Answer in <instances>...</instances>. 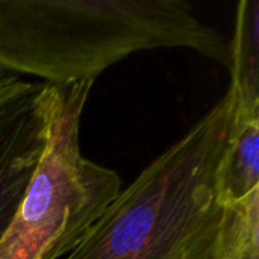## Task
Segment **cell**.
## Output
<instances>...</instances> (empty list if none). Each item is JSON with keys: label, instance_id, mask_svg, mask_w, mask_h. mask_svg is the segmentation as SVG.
Here are the masks:
<instances>
[{"label": "cell", "instance_id": "cell-1", "mask_svg": "<svg viewBox=\"0 0 259 259\" xmlns=\"http://www.w3.org/2000/svg\"><path fill=\"white\" fill-rule=\"evenodd\" d=\"M190 49L229 70L231 46L182 0H0V71L94 80L137 52Z\"/></svg>", "mask_w": 259, "mask_h": 259}, {"label": "cell", "instance_id": "cell-2", "mask_svg": "<svg viewBox=\"0 0 259 259\" xmlns=\"http://www.w3.org/2000/svg\"><path fill=\"white\" fill-rule=\"evenodd\" d=\"M229 118L225 96L118 193L64 259H212L223 219L217 171Z\"/></svg>", "mask_w": 259, "mask_h": 259}, {"label": "cell", "instance_id": "cell-3", "mask_svg": "<svg viewBox=\"0 0 259 259\" xmlns=\"http://www.w3.org/2000/svg\"><path fill=\"white\" fill-rule=\"evenodd\" d=\"M93 83H42L46 146L0 237V259H64L121 191L120 176L80 149V121Z\"/></svg>", "mask_w": 259, "mask_h": 259}, {"label": "cell", "instance_id": "cell-4", "mask_svg": "<svg viewBox=\"0 0 259 259\" xmlns=\"http://www.w3.org/2000/svg\"><path fill=\"white\" fill-rule=\"evenodd\" d=\"M41 87L0 112V237L11 223L46 146Z\"/></svg>", "mask_w": 259, "mask_h": 259}, {"label": "cell", "instance_id": "cell-5", "mask_svg": "<svg viewBox=\"0 0 259 259\" xmlns=\"http://www.w3.org/2000/svg\"><path fill=\"white\" fill-rule=\"evenodd\" d=\"M256 193H259V109L231 108L225 150L217 171V199L225 208Z\"/></svg>", "mask_w": 259, "mask_h": 259}, {"label": "cell", "instance_id": "cell-6", "mask_svg": "<svg viewBox=\"0 0 259 259\" xmlns=\"http://www.w3.org/2000/svg\"><path fill=\"white\" fill-rule=\"evenodd\" d=\"M231 46V108H259V2L241 0L237 6Z\"/></svg>", "mask_w": 259, "mask_h": 259}, {"label": "cell", "instance_id": "cell-7", "mask_svg": "<svg viewBox=\"0 0 259 259\" xmlns=\"http://www.w3.org/2000/svg\"><path fill=\"white\" fill-rule=\"evenodd\" d=\"M212 259H259V193L223 208Z\"/></svg>", "mask_w": 259, "mask_h": 259}, {"label": "cell", "instance_id": "cell-8", "mask_svg": "<svg viewBox=\"0 0 259 259\" xmlns=\"http://www.w3.org/2000/svg\"><path fill=\"white\" fill-rule=\"evenodd\" d=\"M39 83L0 71V112L36 91Z\"/></svg>", "mask_w": 259, "mask_h": 259}]
</instances>
